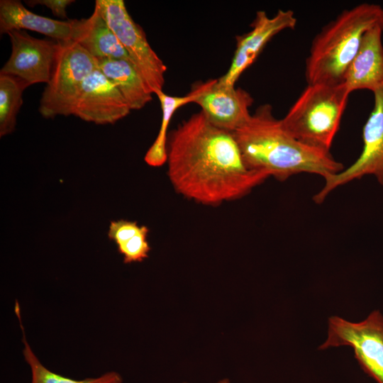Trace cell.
Wrapping results in <instances>:
<instances>
[{
    "label": "cell",
    "mask_w": 383,
    "mask_h": 383,
    "mask_svg": "<svg viewBox=\"0 0 383 383\" xmlns=\"http://www.w3.org/2000/svg\"><path fill=\"white\" fill-rule=\"evenodd\" d=\"M166 162L175 191L208 206L241 198L269 177L250 170L233 133L211 124L201 111L168 135Z\"/></svg>",
    "instance_id": "1"
},
{
    "label": "cell",
    "mask_w": 383,
    "mask_h": 383,
    "mask_svg": "<svg viewBox=\"0 0 383 383\" xmlns=\"http://www.w3.org/2000/svg\"><path fill=\"white\" fill-rule=\"evenodd\" d=\"M233 134L246 165L279 181L300 173L325 179L344 169L330 152L308 146L292 135L269 104L259 106Z\"/></svg>",
    "instance_id": "2"
},
{
    "label": "cell",
    "mask_w": 383,
    "mask_h": 383,
    "mask_svg": "<svg viewBox=\"0 0 383 383\" xmlns=\"http://www.w3.org/2000/svg\"><path fill=\"white\" fill-rule=\"evenodd\" d=\"M377 26H383V8L371 3L345 9L325 25L313 39L306 59L307 84L343 83L364 34Z\"/></svg>",
    "instance_id": "3"
},
{
    "label": "cell",
    "mask_w": 383,
    "mask_h": 383,
    "mask_svg": "<svg viewBox=\"0 0 383 383\" xmlns=\"http://www.w3.org/2000/svg\"><path fill=\"white\" fill-rule=\"evenodd\" d=\"M350 94L344 83L307 84L282 122L299 141L330 152Z\"/></svg>",
    "instance_id": "4"
},
{
    "label": "cell",
    "mask_w": 383,
    "mask_h": 383,
    "mask_svg": "<svg viewBox=\"0 0 383 383\" xmlns=\"http://www.w3.org/2000/svg\"><path fill=\"white\" fill-rule=\"evenodd\" d=\"M50 76L40 99L45 118L71 115L85 79L99 69V61L73 40L57 41Z\"/></svg>",
    "instance_id": "5"
},
{
    "label": "cell",
    "mask_w": 383,
    "mask_h": 383,
    "mask_svg": "<svg viewBox=\"0 0 383 383\" xmlns=\"http://www.w3.org/2000/svg\"><path fill=\"white\" fill-rule=\"evenodd\" d=\"M98 8L126 51L131 62L153 94L162 91L167 67L150 45L123 0H96Z\"/></svg>",
    "instance_id": "6"
},
{
    "label": "cell",
    "mask_w": 383,
    "mask_h": 383,
    "mask_svg": "<svg viewBox=\"0 0 383 383\" xmlns=\"http://www.w3.org/2000/svg\"><path fill=\"white\" fill-rule=\"evenodd\" d=\"M350 346L362 370L377 383H383V316L373 311L354 323L333 316L328 318V336L318 350Z\"/></svg>",
    "instance_id": "7"
},
{
    "label": "cell",
    "mask_w": 383,
    "mask_h": 383,
    "mask_svg": "<svg viewBox=\"0 0 383 383\" xmlns=\"http://www.w3.org/2000/svg\"><path fill=\"white\" fill-rule=\"evenodd\" d=\"M373 109L362 128L363 147L358 158L348 167L324 179V185L313 201L322 203L335 189L373 175L383 185V87L374 91Z\"/></svg>",
    "instance_id": "8"
},
{
    "label": "cell",
    "mask_w": 383,
    "mask_h": 383,
    "mask_svg": "<svg viewBox=\"0 0 383 383\" xmlns=\"http://www.w3.org/2000/svg\"><path fill=\"white\" fill-rule=\"evenodd\" d=\"M297 18L292 10L279 9L270 17L264 11H258L248 33L237 36L236 48L231 64L226 73L218 79V82L226 86H235V82L257 59L267 43L277 34L294 29Z\"/></svg>",
    "instance_id": "9"
},
{
    "label": "cell",
    "mask_w": 383,
    "mask_h": 383,
    "mask_svg": "<svg viewBox=\"0 0 383 383\" xmlns=\"http://www.w3.org/2000/svg\"><path fill=\"white\" fill-rule=\"evenodd\" d=\"M7 34L11 43V54L0 74L19 77L29 86L37 83L48 84L55 59L57 41L35 38L22 30H13Z\"/></svg>",
    "instance_id": "10"
},
{
    "label": "cell",
    "mask_w": 383,
    "mask_h": 383,
    "mask_svg": "<svg viewBox=\"0 0 383 383\" xmlns=\"http://www.w3.org/2000/svg\"><path fill=\"white\" fill-rule=\"evenodd\" d=\"M131 109L119 90L99 69L84 81L72 115L96 124L114 123Z\"/></svg>",
    "instance_id": "11"
},
{
    "label": "cell",
    "mask_w": 383,
    "mask_h": 383,
    "mask_svg": "<svg viewBox=\"0 0 383 383\" xmlns=\"http://www.w3.org/2000/svg\"><path fill=\"white\" fill-rule=\"evenodd\" d=\"M253 101L247 91L222 84L215 79L208 81L206 89L194 103L211 124L233 133L250 117V107Z\"/></svg>",
    "instance_id": "12"
},
{
    "label": "cell",
    "mask_w": 383,
    "mask_h": 383,
    "mask_svg": "<svg viewBox=\"0 0 383 383\" xmlns=\"http://www.w3.org/2000/svg\"><path fill=\"white\" fill-rule=\"evenodd\" d=\"M382 33L383 26H377L364 34L343 79L350 93L360 89L374 92L383 87Z\"/></svg>",
    "instance_id": "13"
},
{
    "label": "cell",
    "mask_w": 383,
    "mask_h": 383,
    "mask_svg": "<svg viewBox=\"0 0 383 383\" xmlns=\"http://www.w3.org/2000/svg\"><path fill=\"white\" fill-rule=\"evenodd\" d=\"M75 19L54 20L36 14L18 0L0 1V33L13 30H30L44 34L57 41L72 40Z\"/></svg>",
    "instance_id": "14"
},
{
    "label": "cell",
    "mask_w": 383,
    "mask_h": 383,
    "mask_svg": "<svg viewBox=\"0 0 383 383\" xmlns=\"http://www.w3.org/2000/svg\"><path fill=\"white\" fill-rule=\"evenodd\" d=\"M72 40L98 61L105 59L130 61L124 48L96 6L88 18L75 19Z\"/></svg>",
    "instance_id": "15"
},
{
    "label": "cell",
    "mask_w": 383,
    "mask_h": 383,
    "mask_svg": "<svg viewBox=\"0 0 383 383\" xmlns=\"http://www.w3.org/2000/svg\"><path fill=\"white\" fill-rule=\"evenodd\" d=\"M99 70L115 84L131 110L140 109L152 99V94L130 61L99 60Z\"/></svg>",
    "instance_id": "16"
},
{
    "label": "cell",
    "mask_w": 383,
    "mask_h": 383,
    "mask_svg": "<svg viewBox=\"0 0 383 383\" xmlns=\"http://www.w3.org/2000/svg\"><path fill=\"white\" fill-rule=\"evenodd\" d=\"M207 84L208 82L196 84L184 96H170L165 94L163 90L156 94L160 103L162 121L158 134L145 155L144 160L148 165L160 167L167 162V129L174 113L181 106L194 103L206 89Z\"/></svg>",
    "instance_id": "17"
},
{
    "label": "cell",
    "mask_w": 383,
    "mask_h": 383,
    "mask_svg": "<svg viewBox=\"0 0 383 383\" xmlns=\"http://www.w3.org/2000/svg\"><path fill=\"white\" fill-rule=\"evenodd\" d=\"M148 228L135 221L123 219L113 221L108 236L115 242L124 263L141 262L148 257L150 246L147 240Z\"/></svg>",
    "instance_id": "18"
},
{
    "label": "cell",
    "mask_w": 383,
    "mask_h": 383,
    "mask_svg": "<svg viewBox=\"0 0 383 383\" xmlns=\"http://www.w3.org/2000/svg\"><path fill=\"white\" fill-rule=\"evenodd\" d=\"M15 311L23 333V355L30 370V383H123L121 375L115 371L107 372L96 377L74 379L50 370L42 364L26 339L18 302L16 304Z\"/></svg>",
    "instance_id": "19"
},
{
    "label": "cell",
    "mask_w": 383,
    "mask_h": 383,
    "mask_svg": "<svg viewBox=\"0 0 383 383\" xmlns=\"http://www.w3.org/2000/svg\"><path fill=\"white\" fill-rule=\"evenodd\" d=\"M29 84L22 79L0 74V136L11 133L23 104V92Z\"/></svg>",
    "instance_id": "20"
},
{
    "label": "cell",
    "mask_w": 383,
    "mask_h": 383,
    "mask_svg": "<svg viewBox=\"0 0 383 383\" xmlns=\"http://www.w3.org/2000/svg\"><path fill=\"white\" fill-rule=\"evenodd\" d=\"M29 6H35V5H43L50 9L52 13L60 18H67V7L74 2L72 0H30L25 1Z\"/></svg>",
    "instance_id": "21"
},
{
    "label": "cell",
    "mask_w": 383,
    "mask_h": 383,
    "mask_svg": "<svg viewBox=\"0 0 383 383\" xmlns=\"http://www.w3.org/2000/svg\"><path fill=\"white\" fill-rule=\"evenodd\" d=\"M183 383H188V382H183ZM216 383H230V381L228 379H223L222 380L218 381Z\"/></svg>",
    "instance_id": "22"
}]
</instances>
